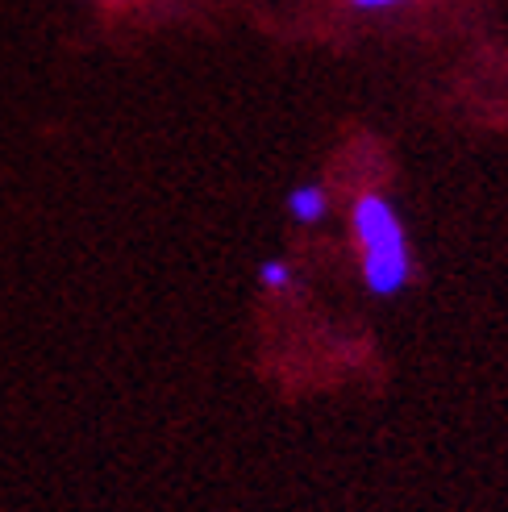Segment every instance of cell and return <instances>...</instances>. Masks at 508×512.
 I'll return each instance as SVG.
<instances>
[{
  "instance_id": "cell-1",
  "label": "cell",
  "mask_w": 508,
  "mask_h": 512,
  "mask_svg": "<svg viewBox=\"0 0 508 512\" xmlns=\"http://www.w3.org/2000/svg\"><path fill=\"white\" fill-rule=\"evenodd\" d=\"M354 234H359V246H363L367 288L375 296H396L409 284V250H404V229L396 209L384 196L367 192L354 204Z\"/></svg>"
},
{
  "instance_id": "cell-2",
  "label": "cell",
  "mask_w": 508,
  "mask_h": 512,
  "mask_svg": "<svg viewBox=\"0 0 508 512\" xmlns=\"http://www.w3.org/2000/svg\"><path fill=\"white\" fill-rule=\"evenodd\" d=\"M288 209H292V217H296V221H304V225L321 221V217H325V188H317V184L296 188V192H292V200H288Z\"/></svg>"
},
{
  "instance_id": "cell-3",
  "label": "cell",
  "mask_w": 508,
  "mask_h": 512,
  "mask_svg": "<svg viewBox=\"0 0 508 512\" xmlns=\"http://www.w3.org/2000/svg\"><path fill=\"white\" fill-rule=\"evenodd\" d=\"M259 275H263V284H267V288H288V284H292L288 263H279V259H267Z\"/></svg>"
},
{
  "instance_id": "cell-4",
  "label": "cell",
  "mask_w": 508,
  "mask_h": 512,
  "mask_svg": "<svg viewBox=\"0 0 508 512\" xmlns=\"http://www.w3.org/2000/svg\"><path fill=\"white\" fill-rule=\"evenodd\" d=\"M350 5H359V9H392V5H400V0H350Z\"/></svg>"
}]
</instances>
